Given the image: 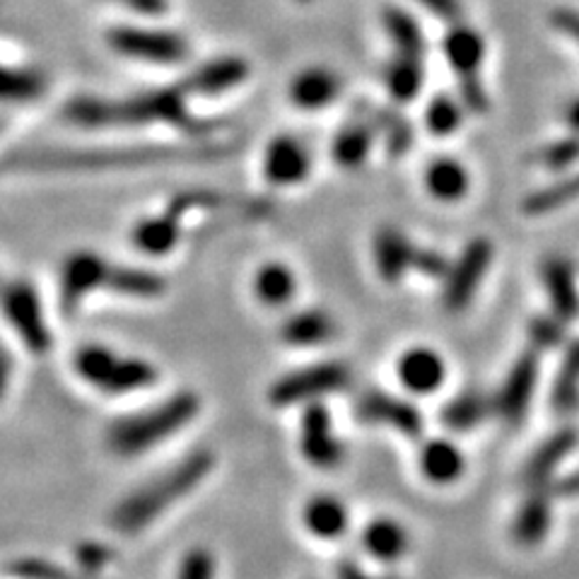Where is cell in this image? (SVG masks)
<instances>
[{
    "mask_svg": "<svg viewBox=\"0 0 579 579\" xmlns=\"http://www.w3.org/2000/svg\"><path fill=\"white\" fill-rule=\"evenodd\" d=\"M187 85L147 90L129 100H104V97H73L64 107V119L80 129H131L165 123L191 138H205L215 123L189 112Z\"/></svg>",
    "mask_w": 579,
    "mask_h": 579,
    "instance_id": "cell-1",
    "label": "cell"
},
{
    "mask_svg": "<svg viewBox=\"0 0 579 579\" xmlns=\"http://www.w3.org/2000/svg\"><path fill=\"white\" fill-rule=\"evenodd\" d=\"M215 457L208 449H196L179 459L175 466L165 468L143 486L131 490L112 512V528L119 534H138L143 528L159 520L167 510L175 508L179 500L199 488L208 474L213 471Z\"/></svg>",
    "mask_w": 579,
    "mask_h": 579,
    "instance_id": "cell-2",
    "label": "cell"
},
{
    "mask_svg": "<svg viewBox=\"0 0 579 579\" xmlns=\"http://www.w3.org/2000/svg\"><path fill=\"white\" fill-rule=\"evenodd\" d=\"M201 413V399L193 391H177L157 401L151 409L135 411L109 425L107 447L121 459L143 457V454L165 445L179 435Z\"/></svg>",
    "mask_w": 579,
    "mask_h": 579,
    "instance_id": "cell-3",
    "label": "cell"
},
{
    "mask_svg": "<svg viewBox=\"0 0 579 579\" xmlns=\"http://www.w3.org/2000/svg\"><path fill=\"white\" fill-rule=\"evenodd\" d=\"M73 372H76L85 385L94 391H102L107 397H129L157 385L159 372L153 363L143 357L121 355L112 348L90 343L73 355Z\"/></svg>",
    "mask_w": 579,
    "mask_h": 579,
    "instance_id": "cell-4",
    "label": "cell"
},
{
    "mask_svg": "<svg viewBox=\"0 0 579 579\" xmlns=\"http://www.w3.org/2000/svg\"><path fill=\"white\" fill-rule=\"evenodd\" d=\"M353 381V372L346 363L329 360L310 367L294 369L282 375L268 389V401L276 409H290V405H310L324 401L326 397L346 391Z\"/></svg>",
    "mask_w": 579,
    "mask_h": 579,
    "instance_id": "cell-5",
    "label": "cell"
},
{
    "mask_svg": "<svg viewBox=\"0 0 579 579\" xmlns=\"http://www.w3.org/2000/svg\"><path fill=\"white\" fill-rule=\"evenodd\" d=\"M107 44L114 54L151 66H181L191 56V44L183 34L159 27H131L121 24L107 32Z\"/></svg>",
    "mask_w": 579,
    "mask_h": 579,
    "instance_id": "cell-6",
    "label": "cell"
},
{
    "mask_svg": "<svg viewBox=\"0 0 579 579\" xmlns=\"http://www.w3.org/2000/svg\"><path fill=\"white\" fill-rule=\"evenodd\" d=\"M0 312L32 355L52 350V329H48L40 292L30 280H10L0 286Z\"/></svg>",
    "mask_w": 579,
    "mask_h": 579,
    "instance_id": "cell-7",
    "label": "cell"
},
{
    "mask_svg": "<svg viewBox=\"0 0 579 579\" xmlns=\"http://www.w3.org/2000/svg\"><path fill=\"white\" fill-rule=\"evenodd\" d=\"M112 264L102 254L90 249H78L64 258L58 270V307L60 314L73 316L80 304L90 298L92 292L107 288Z\"/></svg>",
    "mask_w": 579,
    "mask_h": 579,
    "instance_id": "cell-8",
    "label": "cell"
},
{
    "mask_svg": "<svg viewBox=\"0 0 579 579\" xmlns=\"http://www.w3.org/2000/svg\"><path fill=\"white\" fill-rule=\"evenodd\" d=\"M300 452L316 471H336L348 457L346 442L334 427V417L324 401L310 403L300 415Z\"/></svg>",
    "mask_w": 579,
    "mask_h": 579,
    "instance_id": "cell-9",
    "label": "cell"
},
{
    "mask_svg": "<svg viewBox=\"0 0 579 579\" xmlns=\"http://www.w3.org/2000/svg\"><path fill=\"white\" fill-rule=\"evenodd\" d=\"M181 151L167 147H131V151H90V153H34L22 157L24 167L32 169H76V167H112V165H147L177 159Z\"/></svg>",
    "mask_w": 579,
    "mask_h": 579,
    "instance_id": "cell-10",
    "label": "cell"
},
{
    "mask_svg": "<svg viewBox=\"0 0 579 579\" xmlns=\"http://www.w3.org/2000/svg\"><path fill=\"white\" fill-rule=\"evenodd\" d=\"M261 171L270 187H300L312 175V153L307 151V145L300 138L280 133L264 147Z\"/></svg>",
    "mask_w": 579,
    "mask_h": 579,
    "instance_id": "cell-11",
    "label": "cell"
},
{
    "mask_svg": "<svg viewBox=\"0 0 579 579\" xmlns=\"http://www.w3.org/2000/svg\"><path fill=\"white\" fill-rule=\"evenodd\" d=\"M490 261L492 244L488 240H474L466 246L459 261L449 268L445 294H442V302H445L449 312L457 314L466 310L478 290V282L483 280L486 270L490 268Z\"/></svg>",
    "mask_w": 579,
    "mask_h": 579,
    "instance_id": "cell-12",
    "label": "cell"
},
{
    "mask_svg": "<svg viewBox=\"0 0 579 579\" xmlns=\"http://www.w3.org/2000/svg\"><path fill=\"white\" fill-rule=\"evenodd\" d=\"M357 421L365 425H385L405 437H417L423 430V415L413 403L391 397L385 391H365L355 403Z\"/></svg>",
    "mask_w": 579,
    "mask_h": 579,
    "instance_id": "cell-13",
    "label": "cell"
},
{
    "mask_svg": "<svg viewBox=\"0 0 579 579\" xmlns=\"http://www.w3.org/2000/svg\"><path fill=\"white\" fill-rule=\"evenodd\" d=\"M536 379H538L536 353H524L510 369L508 379H504L502 389L498 391V397L492 399V409H496V413L504 417L510 425L520 423L526 415L528 401H532L536 389Z\"/></svg>",
    "mask_w": 579,
    "mask_h": 579,
    "instance_id": "cell-14",
    "label": "cell"
},
{
    "mask_svg": "<svg viewBox=\"0 0 579 579\" xmlns=\"http://www.w3.org/2000/svg\"><path fill=\"white\" fill-rule=\"evenodd\" d=\"M341 92V76L324 66H310L300 70L288 85V100L302 112H322V109L338 100Z\"/></svg>",
    "mask_w": 579,
    "mask_h": 579,
    "instance_id": "cell-15",
    "label": "cell"
},
{
    "mask_svg": "<svg viewBox=\"0 0 579 579\" xmlns=\"http://www.w3.org/2000/svg\"><path fill=\"white\" fill-rule=\"evenodd\" d=\"M249 73L252 68L242 56H223L196 68L191 76L183 80V85H187L191 94L218 97L223 92L237 90L240 85H244L246 78H249Z\"/></svg>",
    "mask_w": 579,
    "mask_h": 579,
    "instance_id": "cell-16",
    "label": "cell"
},
{
    "mask_svg": "<svg viewBox=\"0 0 579 579\" xmlns=\"http://www.w3.org/2000/svg\"><path fill=\"white\" fill-rule=\"evenodd\" d=\"M181 240V215L175 208H165L159 215L141 218L131 227V244L145 256H167L177 249Z\"/></svg>",
    "mask_w": 579,
    "mask_h": 579,
    "instance_id": "cell-17",
    "label": "cell"
},
{
    "mask_svg": "<svg viewBox=\"0 0 579 579\" xmlns=\"http://www.w3.org/2000/svg\"><path fill=\"white\" fill-rule=\"evenodd\" d=\"M302 526L319 541H338L350 528V510L331 492H316L304 502Z\"/></svg>",
    "mask_w": 579,
    "mask_h": 579,
    "instance_id": "cell-18",
    "label": "cell"
},
{
    "mask_svg": "<svg viewBox=\"0 0 579 579\" xmlns=\"http://www.w3.org/2000/svg\"><path fill=\"white\" fill-rule=\"evenodd\" d=\"M397 377L403 385V389H409L411 393H435L442 381L447 377L445 360L430 348H411L405 350L399 363H397Z\"/></svg>",
    "mask_w": 579,
    "mask_h": 579,
    "instance_id": "cell-19",
    "label": "cell"
},
{
    "mask_svg": "<svg viewBox=\"0 0 579 579\" xmlns=\"http://www.w3.org/2000/svg\"><path fill=\"white\" fill-rule=\"evenodd\" d=\"M417 246L397 227H381L375 237V266L385 282H399L415 264Z\"/></svg>",
    "mask_w": 579,
    "mask_h": 579,
    "instance_id": "cell-20",
    "label": "cell"
},
{
    "mask_svg": "<svg viewBox=\"0 0 579 579\" xmlns=\"http://www.w3.org/2000/svg\"><path fill=\"white\" fill-rule=\"evenodd\" d=\"M338 334V326L334 316L324 310H302L298 314L288 316L280 326V338L290 348H314L334 341Z\"/></svg>",
    "mask_w": 579,
    "mask_h": 579,
    "instance_id": "cell-21",
    "label": "cell"
},
{
    "mask_svg": "<svg viewBox=\"0 0 579 579\" xmlns=\"http://www.w3.org/2000/svg\"><path fill=\"white\" fill-rule=\"evenodd\" d=\"M575 445H577V433L572 427H565L560 433L550 435L544 445L532 454V459H528L524 468V486L528 490L548 488L556 468L560 466V461L568 459V454L575 449Z\"/></svg>",
    "mask_w": 579,
    "mask_h": 579,
    "instance_id": "cell-22",
    "label": "cell"
},
{
    "mask_svg": "<svg viewBox=\"0 0 579 579\" xmlns=\"http://www.w3.org/2000/svg\"><path fill=\"white\" fill-rule=\"evenodd\" d=\"M360 544L372 558L381 563H393L409 553L411 536L401 522L391 520V516H377V520L365 524Z\"/></svg>",
    "mask_w": 579,
    "mask_h": 579,
    "instance_id": "cell-23",
    "label": "cell"
},
{
    "mask_svg": "<svg viewBox=\"0 0 579 579\" xmlns=\"http://www.w3.org/2000/svg\"><path fill=\"white\" fill-rule=\"evenodd\" d=\"M550 488L528 490L514 520V541L524 548H534L546 538L550 528Z\"/></svg>",
    "mask_w": 579,
    "mask_h": 579,
    "instance_id": "cell-24",
    "label": "cell"
},
{
    "mask_svg": "<svg viewBox=\"0 0 579 579\" xmlns=\"http://www.w3.org/2000/svg\"><path fill=\"white\" fill-rule=\"evenodd\" d=\"M107 290L129 300H157L167 292V280L159 274H153V270L112 264Z\"/></svg>",
    "mask_w": 579,
    "mask_h": 579,
    "instance_id": "cell-25",
    "label": "cell"
},
{
    "mask_svg": "<svg viewBox=\"0 0 579 579\" xmlns=\"http://www.w3.org/2000/svg\"><path fill=\"white\" fill-rule=\"evenodd\" d=\"M544 280L553 312H556L560 322H570L579 312V294L572 266L565 258H548L544 264Z\"/></svg>",
    "mask_w": 579,
    "mask_h": 579,
    "instance_id": "cell-26",
    "label": "cell"
},
{
    "mask_svg": "<svg viewBox=\"0 0 579 579\" xmlns=\"http://www.w3.org/2000/svg\"><path fill=\"white\" fill-rule=\"evenodd\" d=\"M417 464H421L423 476L430 480V483H435V486L454 483V480H457L464 474V468H466L464 454L447 439H430V442H425Z\"/></svg>",
    "mask_w": 579,
    "mask_h": 579,
    "instance_id": "cell-27",
    "label": "cell"
},
{
    "mask_svg": "<svg viewBox=\"0 0 579 579\" xmlns=\"http://www.w3.org/2000/svg\"><path fill=\"white\" fill-rule=\"evenodd\" d=\"M254 294L256 300L266 307H286L298 294V278L294 270L280 261H268L256 270L254 276Z\"/></svg>",
    "mask_w": 579,
    "mask_h": 579,
    "instance_id": "cell-28",
    "label": "cell"
},
{
    "mask_svg": "<svg viewBox=\"0 0 579 579\" xmlns=\"http://www.w3.org/2000/svg\"><path fill=\"white\" fill-rule=\"evenodd\" d=\"M442 48H445L452 68L457 70L459 76H474V73H478L480 60L486 56L483 36L474 32L471 27H464V24L447 32Z\"/></svg>",
    "mask_w": 579,
    "mask_h": 579,
    "instance_id": "cell-29",
    "label": "cell"
},
{
    "mask_svg": "<svg viewBox=\"0 0 579 579\" xmlns=\"http://www.w3.org/2000/svg\"><path fill=\"white\" fill-rule=\"evenodd\" d=\"M372 145H375V129L367 126L363 121H355L338 131L334 145H331V155H334L338 167L357 169L367 163Z\"/></svg>",
    "mask_w": 579,
    "mask_h": 579,
    "instance_id": "cell-30",
    "label": "cell"
},
{
    "mask_svg": "<svg viewBox=\"0 0 579 579\" xmlns=\"http://www.w3.org/2000/svg\"><path fill=\"white\" fill-rule=\"evenodd\" d=\"M425 187L433 199L442 203H457L468 191V171L457 159H435L425 171Z\"/></svg>",
    "mask_w": 579,
    "mask_h": 579,
    "instance_id": "cell-31",
    "label": "cell"
},
{
    "mask_svg": "<svg viewBox=\"0 0 579 579\" xmlns=\"http://www.w3.org/2000/svg\"><path fill=\"white\" fill-rule=\"evenodd\" d=\"M46 90V78L32 68L0 64V104H27L40 100Z\"/></svg>",
    "mask_w": 579,
    "mask_h": 579,
    "instance_id": "cell-32",
    "label": "cell"
},
{
    "mask_svg": "<svg viewBox=\"0 0 579 579\" xmlns=\"http://www.w3.org/2000/svg\"><path fill=\"white\" fill-rule=\"evenodd\" d=\"M387 90L397 102H411L423 85V58L397 54L385 70Z\"/></svg>",
    "mask_w": 579,
    "mask_h": 579,
    "instance_id": "cell-33",
    "label": "cell"
},
{
    "mask_svg": "<svg viewBox=\"0 0 579 579\" xmlns=\"http://www.w3.org/2000/svg\"><path fill=\"white\" fill-rule=\"evenodd\" d=\"M492 409V401L486 399L480 391H464L457 399H452L445 411H442V421L454 433H468L476 425H480L488 417Z\"/></svg>",
    "mask_w": 579,
    "mask_h": 579,
    "instance_id": "cell-34",
    "label": "cell"
},
{
    "mask_svg": "<svg viewBox=\"0 0 579 579\" xmlns=\"http://www.w3.org/2000/svg\"><path fill=\"white\" fill-rule=\"evenodd\" d=\"M579 199V171L572 177H565L556 183H550L546 189H538L534 193H528L522 201V208L526 215H546L550 211H558V208L568 205Z\"/></svg>",
    "mask_w": 579,
    "mask_h": 579,
    "instance_id": "cell-35",
    "label": "cell"
},
{
    "mask_svg": "<svg viewBox=\"0 0 579 579\" xmlns=\"http://www.w3.org/2000/svg\"><path fill=\"white\" fill-rule=\"evenodd\" d=\"M385 27L391 36L393 46H397V54L423 58V52H425L423 32H421V27H417V22L409 15V12L401 10V8L385 10Z\"/></svg>",
    "mask_w": 579,
    "mask_h": 579,
    "instance_id": "cell-36",
    "label": "cell"
},
{
    "mask_svg": "<svg viewBox=\"0 0 579 579\" xmlns=\"http://www.w3.org/2000/svg\"><path fill=\"white\" fill-rule=\"evenodd\" d=\"M579 403V341L565 350V360L553 387V409L558 413H570Z\"/></svg>",
    "mask_w": 579,
    "mask_h": 579,
    "instance_id": "cell-37",
    "label": "cell"
},
{
    "mask_svg": "<svg viewBox=\"0 0 579 579\" xmlns=\"http://www.w3.org/2000/svg\"><path fill=\"white\" fill-rule=\"evenodd\" d=\"M425 123L427 131L435 133L437 138H445V135L454 133L461 123V109L459 104L452 100L447 94H437L433 102H430L425 112Z\"/></svg>",
    "mask_w": 579,
    "mask_h": 579,
    "instance_id": "cell-38",
    "label": "cell"
},
{
    "mask_svg": "<svg viewBox=\"0 0 579 579\" xmlns=\"http://www.w3.org/2000/svg\"><path fill=\"white\" fill-rule=\"evenodd\" d=\"M177 579H218L215 553L205 546H196L183 553L177 568Z\"/></svg>",
    "mask_w": 579,
    "mask_h": 579,
    "instance_id": "cell-39",
    "label": "cell"
},
{
    "mask_svg": "<svg viewBox=\"0 0 579 579\" xmlns=\"http://www.w3.org/2000/svg\"><path fill=\"white\" fill-rule=\"evenodd\" d=\"M5 572L12 579H68V572L60 565L44 558H18L5 565Z\"/></svg>",
    "mask_w": 579,
    "mask_h": 579,
    "instance_id": "cell-40",
    "label": "cell"
},
{
    "mask_svg": "<svg viewBox=\"0 0 579 579\" xmlns=\"http://www.w3.org/2000/svg\"><path fill=\"white\" fill-rule=\"evenodd\" d=\"M579 159V138H563L550 143L548 147H544V153H541V163H544L548 169H568L570 165H575Z\"/></svg>",
    "mask_w": 579,
    "mask_h": 579,
    "instance_id": "cell-41",
    "label": "cell"
},
{
    "mask_svg": "<svg viewBox=\"0 0 579 579\" xmlns=\"http://www.w3.org/2000/svg\"><path fill=\"white\" fill-rule=\"evenodd\" d=\"M528 336H532V343L534 348H553L558 346V343L563 341V324L560 319H534L532 322V329H528Z\"/></svg>",
    "mask_w": 579,
    "mask_h": 579,
    "instance_id": "cell-42",
    "label": "cell"
},
{
    "mask_svg": "<svg viewBox=\"0 0 579 579\" xmlns=\"http://www.w3.org/2000/svg\"><path fill=\"white\" fill-rule=\"evenodd\" d=\"M459 92L464 107L471 109V112H486L488 109V94L476 73L474 76H459Z\"/></svg>",
    "mask_w": 579,
    "mask_h": 579,
    "instance_id": "cell-43",
    "label": "cell"
},
{
    "mask_svg": "<svg viewBox=\"0 0 579 579\" xmlns=\"http://www.w3.org/2000/svg\"><path fill=\"white\" fill-rule=\"evenodd\" d=\"M413 268L417 270V274H423L427 278H445V276H449L452 266L447 264L445 256L433 252V249H417Z\"/></svg>",
    "mask_w": 579,
    "mask_h": 579,
    "instance_id": "cell-44",
    "label": "cell"
},
{
    "mask_svg": "<svg viewBox=\"0 0 579 579\" xmlns=\"http://www.w3.org/2000/svg\"><path fill=\"white\" fill-rule=\"evenodd\" d=\"M76 558H78V565L82 570L88 572H100L104 565L109 563V558H112V553H109L104 546L100 544H82L78 550H76Z\"/></svg>",
    "mask_w": 579,
    "mask_h": 579,
    "instance_id": "cell-45",
    "label": "cell"
},
{
    "mask_svg": "<svg viewBox=\"0 0 579 579\" xmlns=\"http://www.w3.org/2000/svg\"><path fill=\"white\" fill-rule=\"evenodd\" d=\"M550 22H553V27L572 36V40L579 44V12L577 10H568V8L556 10L550 15Z\"/></svg>",
    "mask_w": 579,
    "mask_h": 579,
    "instance_id": "cell-46",
    "label": "cell"
},
{
    "mask_svg": "<svg viewBox=\"0 0 579 579\" xmlns=\"http://www.w3.org/2000/svg\"><path fill=\"white\" fill-rule=\"evenodd\" d=\"M415 3H421L425 10L442 20H457L461 15L459 0H415Z\"/></svg>",
    "mask_w": 579,
    "mask_h": 579,
    "instance_id": "cell-47",
    "label": "cell"
},
{
    "mask_svg": "<svg viewBox=\"0 0 579 579\" xmlns=\"http://www.w3.org/2000/svg\"><path fill=\"white\" fill-rule=\"evenodd\" d=\"M116 3L126 5L129 10L138 12V15H145V18L163 15V12L167 10V0H116Z\"/></svg>",
    "mask_w": 579,
    "mask_h": 579,
    "instance_id": "cell-48",
    "label": "cell"
},
{
    "mask_svg": "<svg viewBox=\"0 0 579 579\" xmlns=\"http://www.w3.org/2000/svg\"><path fill=\"white\" fill-rule=\"evenodd\" d=\"M12 372H15V363H12V355L8 353V348L0 343V401L8 397L12 385Z\"/></svg>",
    "mask_w": 579,
    "mask_h": 579,
    "instance_id": "cell-49",
    "label": "cell"
},
{
    "mask_svg": "<svg viewBox=\"0 0 579 579\" xmlns=\"http://www.w3.org/2000/svg\"><path fill=\"white\" fill-rule=\"evenodd\" d=\"M553 496H565V498H577L579 496V471L558 480V483L548 486Z\"/></svg>",
    "mask_w": 579,
    "mask_h": 579,
    "instance_id": "cell-50",
    "label": "cell"
},
{
    "mask_svg": "<svg viewBox=\"0 0 579 579\" xmlns=\"http://www.w3.org/2000/svg\"><path fill=\"white\" fill-rule=\"evenodd\" d=\"M338 579H372L369 577L360 565H355V563H343L341 568H338Z\"/></svg>",
    "mask_w": 579,
    "mask_h": 579,
    "instance_id": "cell-51",
    "label": "cell"
},
{
    "mask_svg": "<svg viewBox=\"0 0 579 579\" xmlns=\"http://www.w3.org/2000/svg\"><path fill=\"white\" fill-rule=\"evenodd\" d=\"M565 121H568V126L579 135V97L565 109Z\"/></svg>",
    "mask_w": 579,
    "mask_h": 579,
    "instance_id": "cell-52",
    "label": "cell"
}]
</instances>
